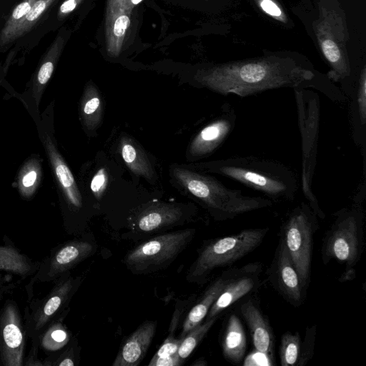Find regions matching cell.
Segmentation results:
<instances>
[{"label": "cell", "instance_id": "cell-11", "mask_svg": "<svg viewBox=\"0 0 366 366\" xmlns=\"http://www.w3.org/2000/svg\"><path fill=\"white\" fill-rule=\"evenodd\" d=\"M272 287L292 306L300 307L305 301L298 272L282 239L280 237L267 269Z\"/></svg>", "mask_w": 366, "mask_h": 366}, {"label": "cell", "instance_id": "cell-25", "mask_svg": "<svg viewBox=\"0 0 366 366\" xmlns=\"http://www.w3.org/2000/svg\"><path fill=\"white\" fill-rule=\"evenodd\" d=\"M79 116L82 125L88 130L96 129L102 118V102L97 88L88 84L79 104Z\"/></svg>", "mask_w": 366, "mask_h": 366}, {"label": "cell", "instance_id": "cell-21", "mask_svg": "<svg viewBox=\"0 0 366 366\" xmlns=\"http://www.w3.org/2000/svg\"><path fill=\"white\" fill-rule=\"evenodd\" d=\"M77 280L71 277L59 283L45 302L41 305L34 317V330H41L49 320L63 307L75 290Z\"/></svg>", "mask_w": 366, "mask_h": 366}, {"label": "cell", "instance_id": "cell-5", "mask_svg": "<svg viewBox=\"0 0 366 366\" xmlns=\"http://www.w3.org/2000/svg\"><path fill=\"white\" fill-rule=\"evenodd\" d=\"M332 224L326 231L320 249L324 264L332 260L345 268L355 267L360 262L365 247V212L362 204L354 203L333 214Z\"/></svg>", "mask_w": 366, "mask_h": 366}, {"label": "cell", "instance_id": "cell-27", "mask_svg": "<svg viewBox=\"0 0 366 366\" xmlns=\"http://www.w3.org/2000/svg\"><path fill=\"white\" fill-rule=\"evenodd\" d=\"M218 317H214L209 319H205L203 322H202L197 326L194 327L182 338L177 355L183 362L203 340Z\"/></svg>", "mask_w": 366, "mask_h": 366}, {"label": "cell", "instance_id": "cell-17", "mask_svg": "<svg viewBox=\"0 0 366 366\" xmlns=\"http://www.w3.org/2000/svg\"><path fill=\"white\" fill-rule=\"evenodd\" d=\"M233 271L234 268L224 272L209 285L202 297L187 314L182 325L179 338H183L192 329L205 319L209 309L222 292Z\"/></svg>", "mask_w": 366, "mask_h": 366}, {"label": "cell", "instance_id": "cell-15", "mask_svg": "<svg viewBox=\"0 0 366 366\" xmlns=\"http://www.w3.org/2000/svg\"><path fill=\"white\" fill-rule=\"evenodd\" d=\"M239 312L249 329L254 350L273 361L275 339L269 322L259 304L249 298L240 305Z\"/></svg>", "mask_w": 366, "mask_h": 366}, {"label": "cell", "instance_id": "cell-9", "mask_svg": "<svg viewBox=\"0 0 366 366\" xmlns=\"http://www.w3.org/2000/svg\"><path fill=\"white\" fill-rule=\"evenodd\" d=\"M54 102L52 101L34 122L40 142L44 149L56 189L61 198L73 209L82 207V197L64 157L59 150L54 136Z\"/></svg>", "mask_w": 366, "mask_h": 366}, {"label": "cell", "instance_id": "cell-36", "mask_svg": "<svg viewBox=\"0 0 366 366\" xmlns=\"http://www.w3.org/2000/svg\"><path fill=\"white\" fill-rule=\"evenodd\" d=\"M68 340L66 332L61 327H58L50 332L49 335V342L52 340L54 347L63 346Z\"/></svg>", "mask_w": 366, "mask_h": 366}, {"label": "cell", "instance_id": "cell-29", "mask_svg": "<svg viewBox=\"0 0 366 366\" xmlns=\"http://www.w3.org/2000/svg\"><path fill=\"white\" fill-rule=\"evenodd\" d=\"M301 347V337L299 332H285L281 337L280 360L282 366H297Z\"/></svg>", "mask_w": 366, "mask_h": 366}, {"label": "cell", "instance_id": "cell-2", "mask_svg": "<svg viewBox=\"0 0 366 366\" xmlns=\"http://www.w3.org/2000/svg\"><path fill=\"white\" fill-rule=\"evenodd\" d=\"M202 168L260 192L273 202L292 200L298 189L293 171L270 159L232 157L202 164Z\"/></svg>", "mask_w": 366, "mask_h": 366}, {"label": "cell", "instance_id": "cell-8", "mask_svg": "<svg viewBox=\"0 0 366 366\" xmlns=\"http://www.w3.org/2000/svg\"><path fill=\"white\" fill-rule=\"evenodd\" d=\"M194 233L189 229L154 237L130 250L124 262L136 274L164 269L187 247Z\"/></svg>", "mask_w": 366, "mask_h": 366}, {"label": "cell", "instance_id": "cell-28", "mask_svg": "<svg viewBox=\"0 0 366 366\" xmlns=\"http://www.w3.org/2000/svg\"><path fill=\"white\" fill-rule=\"evenodd\" d=\"M0 269L26 276L31 272V265L26 258L16 249L0 247Z\"/></svg>", "mask_w": 366, "mask_h": 366}, {"label": "cell", "instance_id": "cell-7", "mask_svg": "<svg viewBox=\"0 0 366 366\" xmlns=\"http://www.w3.org/2000/svg\"><path fill=\"white\" fill-rule=\"evenodd\" d=\"M319 228L317 217L308 203L295 207L284 222L280 237L297 269L306 295L311 280L314 238Z\"/></svg>", "mask_w": 366, "mask_h": 366}, {"label": "cell", "instance_id": "cell-3", "mask_svg": "<svg viewBox=\"0 0 366 366\" xmlns=\"http://www.w3.org/2000/svg\"><path fill=\"white\" fill-rule=\"evenodd\" d=\"M172 175L217 221L232 219L248 212L269 207L274 203L268 198L245 195L241 190L229 188L212 176L181 167H174Z\"/></svg>", "mask_w": 366, "mask_h": 366}, {"label": "cell", "instance_id": "cell-4", "mask_svg": "<svg viewBox=\"0 0 366 366\" xmlns=\"http://www.w3.org/2000/svg\"><path fill=\"white\" fill-rule=\"evenodd\" d=\"M269 230L267 227L245 229L208 241L190 267L187 280L198 284L206 282L214 269L230 266L257 249Z\"/></svg>", "mask_w": 366, "mask_h": 366}, {"label": "cell", "instance_id": "cell-19", "mask_svg": "<svg viewBox=\"0 0 366 366\" xmlns=\"http://www.w3.org/2000/svg\"><path fill=\"white\" fill-rule=\"evenodd\" d=\"M184 213L177 206L157 204L144 210L137 220V227L143 232H154L179 223Z\"/></svg>", "mask_w": 366, "mask_h": 366}, {"label": "cell", "instance_id": "cell-34", "mask_svg": "<svg viewBox=\"0 0 366 366\" xmlns=\"http://www.w3.org/2000/svg\"><path fill=\"white\" fill-rule=\"evenodd\" d=\"M322 49L326 59L331 64L338 67L341 54L337 44L330 39H326L322 43Z\"/></svg>", "mask_w": 366, "mask_h": 366}, {"label": "cell", "instance_id": "cell-20", "mask_svg": "<svg viewBox=\"0 0 366 366\" xmlns=\"http://www.w3.org/2000/svg\"><path fill=\"white\" fill-rule=\"evenodd\" d=\"M224 357L233 365L240 364L245 356L247 336L243 325L236 314H232L227 321L222 337Z\"/></svg>", "mask_w": 366, "mask_h": 366}, {"label": "cell", "instance_id": "cell-10", "mask_svg": "<svg viewBox=\"0 0 366 366\" xmlns=\"http://www.w3.org/2000/svg\"><path fill=\"white\" fill-rule=\"evenodd\" d=\"M64 40L60 34L55 38L41 57L22 93L9 92L23 103L34 122L40 117L39 106L41 98L61 55Z\"/></svg>", "mask_w": 366, "mask_h": 366}, {"label": "cell", "instance_id": "cell-44", "mask_svg": "<svg viewBox=\"0 0 366 366\" xmlns=\"http://www.w3.org/2000/svg\"><path fill=\"white\" fill-rule=\"evenodd\" d=\"M2 79H0V86L1 85Z\"/></svg>", "mask_w": 366, "mask_h": 366}, {"label": "cell", "instance_id": "cell-40", "mask_svg": "<svg viewBox=\"0 0 366 366\" xmlns=\"http://www.w3.org/2000/svg\"><path fill=\"white\" fill-rule=\"evenodd\" d=\"M356 277V270L355 267L345 268V271L340 275L338 281L340 282H345L347 281L353 280Z\"/></svg>", "mask_w": 366, "mask_h": 366}, {"label": "cell", "instance_id": "cell-32", "mask_svg": "<svg viewBox=\"0 0 366 366\" xmlns=\"http://www.w3.org/2000/svg\"><path fill=\"white\" fill-rule=\"evenodd\" d=\"M108 184V173L105 168H101L94 174L90 183V189L97 198H100Z\"/></svg>", "mask_w": 366, "mask_h": 366}, {"label": "cell", "instance_id": "cell-14", "mask_svg": "<svg viewBox=\"0 0 366 366\" xmlns=\"http://www.w3.org/2000/svg\"><path fill=\"white\" fill-rule=\"evenodd\" d=\"M24 335L15 305L8 304L0 318V357L3 365H22Z\"/></svg>", "mask_w": 366, "mask_h": 366}, {"label": "cell", "instance_id": "cell-33", "mask_svg": "<svg viewBox=\"0 0 366 366\" xmlns=\"http://www.w3.org/2000/svg\"><path fill=\"white\" fill-rule=\"evenodd\" d=\"M182 338L169 336L152 358L165 357L177 354Z\"/></svg>", "mask_w": 366, "mask_h": 366}, {"label": "cell", "instance_id": "cell-16", "mask_svg": "<svg viewBox=\"0 0 366 366\" xmlns=\"http://www.w3.org/2000/svg\"><path fill=\"white\" fill-rule=\"evenodd\" d=\"M157 328L156 321L140 325L122 344L112 366H137L145 357Z\"/></svg>", "mask_w": 366, "mask_h": 366}, {"label": "cell", "instance_id": "cell-22", "mask_svg": "<svg viewBox=\"0 0 366 366\" xmlns=\"http://www.w3.org/2000/svg\"><path fill=\"white\" fill-rule=\"evenodd\" d=\"M43 159L38 154H31L21 165L14 182L16 188L25 199L36 194L42 180Z\"/></svg>", "mask_w": 366, "mask_h": 366}, {"label": "cell", "instance_id": "cell-43", "mask_svg": "<svg viewBox=\"0 0 366 366\" xmlns=\"http://www.w3.org/2000/svg\"><path fill=\"white\" fill-rule=\"evenodd\" d=\"M133 4H137L142 0H131Z\"/></svg>", "mask_w": 366, "mask_h": 366}, {"label": "cell", "instance_id": "cell-26", "mask_svg": "<svg viewBox=\"0 0 366 366\" xmlns=\"http://www.w3.org/2000/svg\"><path fill=\"white\" fill-rule=\"evenodd\" d=\"M36 0H22L12 10L0 32V47L14 42L21 23Z\"/></svg>", "mask_w": 366, "mask_h": 366}, {"label": "cell", "instance_id": "cell-30", "mask_svg": "<svg viewBox=\"0 0 366 366\" xmlns=\"http://www.w3.org/2000/svg\"><path fill=\"white\" fill-rule=\"evenodd\" d=\"M56 0H36L24 17L17 31L16 39L28 33L49 11Z\"/></svg>", "mask_w": 366, "mask_h": 366}, {"label": "cell", "instance_id": "cell-24", "mask_svg": "<svg viewBox=\"0 0 366 366\" xmlns=\"http://www.w3.org/2000/svg\"><path fill=\"white\" fill-rule=\"evenodd\" d=\"M121 156L127 167L135 174L151 183L156 179L154 168L144 150L131 138L124 137L119 143Z\"/></svg>", "mask_w": 366, "mask_h": 366}, {"label": "cell", "instance_id": "cell-13", "mask_svg": "<svg viewBox=\"0 0 366 366\" xmlns=\"http://www.w3.org/2000/svg\"><path fill=\"white\" fill-rule=\"evenodd\" d=\"M237 115L232 107L226 105L221 114L204 127L189 145V157L200 159L213 153L234 129Z\"/></svg>", "mask_w": 366, "mask_h": 366}, {"label": "cell", "instance_id": "cell-6", "mask_svg": "<svg viewBox=\"0 0 366 366\" xmlns=\"http://www.w3.org/2000/svg\"><path fill=\"white\" fill-rule=\"evenodd\" d=\"M294 93L301 137L302 189L317 217L325 219V214L312 189L320 132V101L317 93L307 89H295Z\"/></svg>", "mask_w": 366, "mask_h": 366}, {"label": "cell", "instance_id": "cell-31", "mask_svg": "<svg viewBox=\"0 0 366 366\" xmlns=\"http://www.w3.org/2000/svg\"><path fill=\"white\" fill-rule=\"evenodd\" d=\"M316 333L317 327L315 325L307 327L303 342H301L300 353L297 366H305L312 359L315 354Z\"/></svg>", "mask_w": 366, "mask_h": 366}, {"label": "cell", "instance_id": "cell-37", "mask_svg": "<svg viewBox=\"0 0 366 366\" xmlns=\"http://www.w3.org/2000/svg\"><path fill=\"white\" fill-rule=\"evenodd\" d=\"M129 24V19L126 15L119 16L114 24V34L117 36H122Z\"/></svg>", "mask_w": 366, "mask_h": 366}, {"label": "cell", "instance_id": "cell-1", "mask_svg": "<svg viewBox=\"0 0 366 366\" xmlns=\"http://www.w3.org/2000/svg\"><path fill=\"white\" fill-rule=\"evenodd\" d=\"M199 82L222 95L248 97L264 91L291 87L314 88L333 101H340L342 92L337 87L316 80L310 69L280 62H247L214 69Z\"/></svg>", "mask_w": 366, "mask_h": 366}, {"label": "cell", "instance_id": "cell-42", "mask_svg": "<svg viewBox=\"0 0 366 366\" xmlns=\"http://www.w3.org/2000/svg\"><path fill=\"white\" fill-rule=\"evenodd\" d=\"M191 365L192 366H206V365H207V362L204 357H200V358L196 360L193 363H192Z\"/></svg>", "mask_w": 366, "mask_h": 366}, {"label": "cell", "instance_id": "cell-23", "mask_svg": "<svg viewBox=\"0 0 366 366\" xmlns=\"http://www.w3.org/2000/svg\"><path fill=\"white\" fill-rule=\"evenodd\" d=\"M350 119L354 139L357 145L365 147L366 124V77L363 71L359 82L349 97Z\"/></svg>", "mask_w": 366, "mask_h": 366}, {"label": "cell", "instance_id": "cell-39", "mask_svg": "<svg viewBox=\"0 0 366 366\" xmlns=\"http://www.w3.org/2000/svg\"><path fill=\"white\" fill-rule=\"evenodd\" d=\"M79 0H65L59 9L58 15L63 17L71 13L76 7Z\"/></svg>", "mask_w": 366, "mask_h": 366}, {"label": "cell", "instance_id": "cell-18", "mask_svg": "<svg viewBox=\"0 0 366 366\" xmlns=\"http://www.w3.org/2000/svg\"><path fill=\"white\" fill-rule=\"evenodd\" d=\"M95 252V245L87 241L70 242L61 247L54 254L48 275L56 277L80 263Z\"/></svg>", "mask_w": 366, "mask_h": 366}, {"label": "cell", "instance_id": "cell-35", "mask_svg": "<svg viewBox=\"0 0 366 366\" xmlns=\"http://www.w3.org/2000/svg\"><path fill=\"white\" fill-rule=\"evenodd\" d=\"M184 362L179 359L177 354L165 357L152 358L149 366H179Z\"/></svg>", "mask_w": 366, "mask_h": 366}, {"label": "cell", "instance_id": "cell-41", "mask_svg": "<svg viewBox=\"0 0 366 366\" xmlns=\"http://www.w3.org/2000/svg\"><path fill=\"white\" fill-rule=\"evenodd\" d=\"M58 365L59 366H73L74 365V362L71 358L65 357Z\"/></svg>", "mask_w": 366, "mask_h": 366}, {"label": "cell", "instance_id": "cell-38", "mask_svg": "<svg viewBox=\"0 0 366 366\" xmlns=\"http://www.w3.org/2000/svg\"><path fill=\"white\" fill-rule=\"evenodd\" d=\"M261 8L268 14L273 16H280L282 14L281 10L271 0H262L260 1Z\"/></svg>", "mask_w": 366, "mask_h": 366}, {"label": "cell", "instance_id": "cell-12", "mask_svg": "<svg viewBox=\"0 0 366 366\" xmlns=\"http://www.w3.org/2000/svg\"><path fill=\"white\" fill-rule=\"evenodd\" d=\"M262 264L259 262H249L234 271L222 292L209 309L205 319L219 315L242 297L258 290Z\"/></svg>", "mask_w": 366, "mask_h": 366}]
</instances>
